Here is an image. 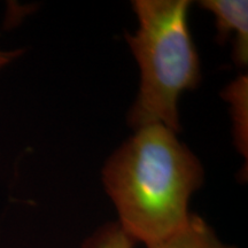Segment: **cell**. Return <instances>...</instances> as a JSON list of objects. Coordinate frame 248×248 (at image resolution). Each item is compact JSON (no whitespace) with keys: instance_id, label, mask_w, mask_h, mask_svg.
Wrapping results in <instances>:
<instances>
[{"instance_id":"obj_1","label":"cell","mask_w":248,"mask_h":248,"mask_svg":"<svg viewBox=\"0 0 248 248\" xmlns=\"http://www.w3.org/2000/svg\"><path fill=\"white\" fill-rule=\"evenodd\" d=\"M198 157L161 124L136 130L102 170L105 190L119 214V224L146 246L187 222L192 194L203 182Z\"/></svg>"},{"instance_id":"obj_2","label":"cell","mask_w":248,"mask_h":248,"mask_svg":"<svg viewBox=\"0 0 248 248\" xmlns=\"http://www.w3.org/2000/svg\"><path fill=\"white\" fill-rule=\"evenodd\" d=\"M139 28L125 33L140 68V88L129 111L135 130L161 124L178 133V100L199 84L200 62L190 29L187 0H135Z\"/></svg>"},{"instance_id":"obj_3","label":"cell","mask_w":248,"mask_h":248,"mask_svg":"<svg viewBox=\"0 0 248 248\" xmlns=\"http://www.w3.org/2000/svg\"><path fill=\"white\" fill-rule=\"evenodd\" d=\"M200 6L215 16L217 40L233 36V61L246 66L248 61V2L243 0H203Z\"/></svg>"},{"instance_id":"obj_4","label":"cell","mask_w":248,"mask_h":248,"mask_svg":"<svg viewBox=\"0 0 248 248\" xmlns=\"http://www.w3.org/2000/svg\"><path fill=\"white\" fill-rule=\"evenodd\" d=\"M147 248H234L223 244L200 216L191 214L177 231Z\"/></svg>"},{"instance_id":"obj_5","label":"cell","mask_w":248,"mask_h":248,"mask_svg":"<svg viewBox=\"0 0 248 248\" xmlns=\"http://www.w3.org/2000/svg\"><path fill=\"white\" fill-rule=\"evenodd\" d=\"M224 98L232 105L237 146L247 156V76H241L229 85L224 92Z\"/></svg>"},{"instance_id":"obj_6","label":"cell","mask_w":248,"mask_h":248,"mask_svg":"<svg viewBox=\"0 0 248 248\" xmlns=\"http://www.w3.org/2000/svg\"><path fill=\"white\" fill-rule=\"evenodd\" d=\"M136 241L119 223L102 226L84 244V248H133Z\"/></svg>"},{"instance_id":"obj_7","label":"cell","mask_w":248,"mask_h":248,"mask_svg":"<svg viewBox=\"0 0 248 248\" xmlns=\"http://www.w3.org/2000/svg\"><path fill=\"white\" fill-rule=\"evenodd\" d=\"M22 54V49H13V51H4L0 49V69L7 66L12 61Z\"/></svg>"}]
</instances>
